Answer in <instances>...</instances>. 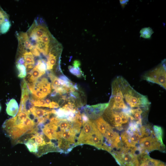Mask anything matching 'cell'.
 Here are the masks:
<instances>
[{
	"mask_svg": "<svg viewBox=\"0 0 166 166\" xmlns=\"http://www.w3.org/2000/svg\"><path fill=\"white\" fill-rule=\"evenodd\" d=\"M10 26L9 15L0 6V34L6 33Z\"/></svg>",
	"mask_w": 166,
	"mask_h": 166,
	"instance_id": "52a82bcc",
	"label": "cell"
},
{
	"mask_svg": "<svg viewBox=\"0 0 166 166\" xmlns=\"http://www.w3.org/2000/svg\"><path fill=\"white\" fill-rule=\"evenodd\" d=\"M136 152L123 144L119 148L112 151L110 153L120 166H139V154Z\"/></svg>",
	"mask_w": 166,
	"mask_h": 166,
	"instance_id": "6da1fadb",
	"label": "cell"
},
{
	"mask_svg": "<svg viewBox=\"0 0 166 166\" xmlns=\"http://www.w3.org/2000/svg\"><path fill=\"white\" fill-rule=\"evenodd\" d=\"M45 73L41 72L35 68L32 69L29 73V80L31 82L36 81L38 78L44 75Z\"/></svg>",
	"mask_w": 166,
	"mask_h": 166,
	"instance_id": "8fae6325",
	"label": "cell"
},
{
	"mask_svg": "<svg viewBox=\"0 0 166 166\" xmlns=\"http://www.w3.org/2000/svg\"><path fill=\"white\" fill-rule=\"evenodd\" d=\"M1 106L0 105V111L1 110Z\"/></svg>",
	"mask_w": 166,
	"mask_h": 166,
	"instance_id": "603a6c76",
	"label": "cell"
},
{
	"mask_svg": "<svg viewBox=\"0 0 166 166\" xmlns=\"http://www.w3.org/2000/svg\"><path fill=\"white\" fill-rule=\"evenodd\" d=\"M16 66L19 72L18 77L20 78L25 77L26 75V69L25 66L23 65L18 63H16Z\"/></svg>",
	"mask_w": 166,
	"mask_h": 166,
	"instance_id": "9a60e30c",
	"label": "cell"
},
{
	"mask_svg": "<svg viewBox=\"0 0 166 166\" xmlns=\"http://www.w3.org/2000/svg\"><path fill=\"white\" fill-rule=\"evenodd\" d=\"M109 103L99 104L91 106L87 105L84 108L85 114L92 119H97L102 115Z\"/></svg>",
	"mask_w": 166,
	"mask_h": 166,
	"instance_id": "5b68a950",
	"label": "cell"
},
{
	"mask_svg": "<svg viewBox=\"0 0 166 166\" xmlns=\"http://www.w3.org/2000/svg\"><path fill=\"white\" fill-rule=\"evenodd\" d=\"M68 69L72 74L77 77H80L82 75V72L79 67L69 65L68 66Z\"/></svg>",
	"mask_w": 166,
	"mask_h": 166,
	"instance_id": "e0dca14e",
	"label": "cell"
},
{
	"mask_svg": "<svg viewBox=\"0 0 166 166\" xmlns=\"http://www.w3.org/2000/svg\"><path fill=\"white\" fill-rule=\"evenodd\" d=\"M6 112L9 116L15 117L18 112L19 108L16 101L14 98L10 100L6 104Z\"/></svg>",
	"mask_w": 166,
	"mask_h": 166,
	"instance_id": "ba28073f",
	"label": "cell"
},
{
	"mask_svg": "<svg viewBox=\"0 0 166 166\" xmlns=\"http://www.w3.org/2000/svg\"><path fill=\"white\" fill-rule=\"evenodd\" d=\"M45 101L46 103L49 105H49L51 102L50 100L49 99H47L45 100Z\"/></svg>",
	"mask_w": 166,
	"mask_h": 166,
	"instance_id": "7402d4cb",
	"label": "cell"
},
{
	"mask_svg": "<svg viewBox=\"0 0 166 166\" xmlns=\"http://www.w3.org/2000/svg\"><path fill=\"white\" fill-rule=\"evenodd\" d=\"M165 63L147 72L142 76V79L147 81L159 85L166 89V69Z\"/></svg>",
	"mask_w": 166,
	"mask_h": 166,
	"instance_id": "7a4b0ae2",
	"label": "cell"
},
{
	"mask_svg": "<svg viewBox=\"0 0 166 166\" xmlns=\"http://www.w3.org/2000/svg\"><path fill=\"white\" fill-rule=\"evenodd\" d=\"M52 82L51 87L53 89H55L57 87L61 86L60 84L58 78L55 76L52 73L49 75Z\"/></svg>",
	"mask_w": 166,
	"mask_h": 166,
	"instance_id": "2e32d148",
	"label": "cell"
},
{
	"mask_svg": "<svg viewBox=\"0 0 166 166\" xmlns=\"http://www.w3.org/2000/svg\"><path fill=\"white\" fill-rule=\"evenodd\" d=\"M22 88V95L20 104H24L29 98V90L26 82L23 83Z\"/></svg>",
	"mask_w": 166,
	"mask_h": 166,
	"instance_id": "4fadbf2b",
	"label": "cell"
},
{
	"mask_svg": "<svg viewBox=\"0 0 166 166\" xmlns=\"http://www.w3.org/2000/svg\"><path fill=\"white\" fill-rule=\"evenodd\" d=\"M83 126V127L77 139L76 146L85 144L91 134L98 129L94 121L93 120H89Z\"/></svg>",
	"mask_w": 166,
	"mask_h": 166,
	"instance_id": "277c9868",
	"label": "cell"
},
{
	"mask_svg": "<svg viewBox=\"0 0 166 166\" xmlns=\"http://www.w3.org/2000/svg\"><path fill=\"white\" fill-rule=\"evenodd\" d=\"M59 107V104L54 101L51 102L49 105V108L50 109L57 108Z\"/></svg>",
	"mask_w": 166,
	"mask_h": 166,
	"instance_id": "d6986e66",
	"label": "cell"
},
{
	"mask_svg": "<svg viewBox=\"0 0 166 166\" xmlns=\"http://www.w3.org/2000/svg\"><path fill=\"white\" fill-rule=\"evenodd\" d=\"M139 157V166H166L163 162L151 158L147 153H142Z\"/></svg>",
	"mask_w": 166,
	"mask_h": 166,
	"instance_id": "8992f818",
	"label": "cell"
},
{
	"mask_svg": "<svg viewBox=\"0 0 166 166\" xmlns=\"http://www.w3.org/2000/svg\"><path fill=\"white\" fill-rule=\"evenodd\" d=\"M57 93L55 90H54L51 94V96L52 97H54L57 94Z\"/></svg>",
	"mask_w": 166,
	"mask_h": 166,
	"instance_id": "44dd1931",
	"label": "cell"
},
{
	"mask_svg": "<svg viewBox=\"0 0 166 166\" xmlns=\"http://www.w3.org/2000/svg\"><path fill=\"white\" fill-rule=\"evenodd\" d=\"M94 121L98 130L102 135L111 126L101 116Z\"/></svg>",
	"mask_w": 166,
	"mask_h": 166,
	"instance_id": "9c48e42d",
	"label": "cell"
},
{
	"mask_svg": "<svg viewBox=\"0 0 166 166\" xmlns=\"http://www.w3.org/2000/svg\"><path fill=\"white\" fill-rule=\"evenodd\" d=\"M152 128L155 137L162 146L165 148V145L163 141V130L162 128L159 126L154 125Z\"/></svg>",
	"mask_w": 166,
	"mask_h": 166,
	"instance_id": "30bf717a",
	"label": "cell"
},
{
	"mask_svg": "<svg viewBox=\"0 0 166 166\" xmlns=\"http://www.w3.org/2000/svg\"><path fill=\"white\" fill-rule=\"evenodd\" d=\"M153 32L152 29L149 27L143 28L140 32V37L144 38H150Z\"/></svg>",
	"mask_w": 166,
	"mask_h": 166,
	"instance_id": "5bb4252c",
	"label": "cell"
},
{
	"mask_svg": "<svg viewBox=\"0 0 166 166\" xmlns=\"http://www.w3.org/2000/svg\"><path fill=\"white\" fill-rule=\"evenodd\" d=\"M47 61L44 59L40 58L38 60L35 65L34 68H36L41 72L45 73V71L47 70Z\"/></svg>",
	"mask_w": 166,
	"mask_h": 166,
	"instance_id": "7c38bea8",
	"label": "cell"
},
{
	"mask_svg": "<svg viewBox=\"0 0 166 166\" xmlns=\"http://www.w3.org/2000/svg\"><path fill=\"white\" fill-rule=\"evenodd\" d=\"M33 104L34 106L49 108V105L46 103L45 101L43 99L36 100L33 101Z\"/></svg>",
	"mask_w": 166,
	"mask_h": 166,
	"instance_id": "ac0fdd59",
	"label": "cell"
},
{
	"mask_svg": "<svg viewBox=\"0 0 166 166\" xmlns=\"http://www.w3.org/2000/svg\"><path fill=\"white\" fill-rule=\"evenodd\" d=\"M73 65L74 67H79L80 65V63L78 61L75 60L73 62Z\"/></svg>",
	"mask_w": 166,
	"mask_h": 166,
	"instance_id": "ffe728a7",
	"label": "cell"
},
{
	"mask_svg": "<svg viewBox=\"0 0 166 166\" xmlns=\"http://www.w3.org/2000/svg\"><path fill=\"white\" fill-rule=\"evenodd\" d=\"M139 144L138 148L142 152L148 153L156 150L163 151L165 148L155 137L153 131L148 136L141 138Z\"/></svg>",
	"mask_w": 166,
	"mask_h": 166,
	"instance_id": "3957f363",
	"label": "cell"
}]
</instances>
